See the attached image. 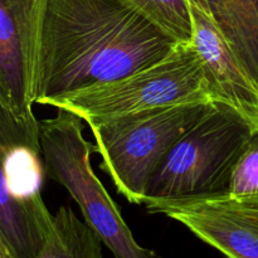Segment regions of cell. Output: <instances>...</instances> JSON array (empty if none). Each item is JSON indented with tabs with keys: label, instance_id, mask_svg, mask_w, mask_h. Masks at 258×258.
<instances>
[{
	"label": "cell",
	"instance_id": "cell-12",
	"mask_svg": "<svg viewBox=\"0 0 258 258\" xmlns=\"http://www.w3.org/2000/svg\"><path fill=\"white\" fill-rule=\"evenodd\" d=\"M139 10L180 43L191 42V19L185 0H118Z\"/></svg>",
	"mask_w": 258,
	"mask_h": 258
},
{
	"label": "cell",
	"instance_id": "cell-1",
	"mask_svg": "<svg viewBox=\"0 0 258 258\" xmlns=\"http://www.w3.org/2000/svg\"><path fill=\"white\" fill-rule=\"evenodd\" d=\"M179 43L118 0H48L35 103L138 72Z\"/></svg>",
	"mask_w": 258,
	"mask_h": 258
},
{
	"label": "cell",
	"instance_id": "cell-8",
	"mask_svg": "<svg viewBox=\"0 0 258 258\" xmlns=\"http://www.w3.org/2000/svg\"><path fill=\"white\" fill-rule=\"evenodd\" d=\"M179 222L227 258H258V206L229 196L146 207Z\"/></svg>",
	"mask_w": 258,
	"mask_h": 258
},
{
	"label": "cell",
	"instance_id": "cell-10",
	"mask_svg": "<svg viewBox=\"0 0 258 258\" xmlns=\"http://www.w3.org/2000/svg\"><path fill=\"white\" fill-rule=\"evenodd\" d=\"M208 14L258 83V0H204Z\"/></svg>",
	"mask_w": 258,
	"mask_h": 258
},
{
	"label": "cell",
	"instance_id": "cell-4",
	"mask_svg": "<svg viewBox=\"0 0 258 258\" xmlns=\"http://www.w3.org/2000/svg\"><path fill=\"white\" fill-rule=\"evenodd\" d=\"M39 144L44 173L66 188L113 257L160 258L136 242L120 208L96 176L91 165L95 145L83 136L82 118L58 110L54 117L39 121Z\"/></svg>",
	"mask_w": 258,
	"mask_h": 258
},
{
	"label": "cell",
	"instance_id": "cell-14",
	"mask_svg": "<svg viewBox=\"0 0 258 258\" xmlns=\"http://www.w3.org/2000/svg\"><path fill=\"white\" fill-rule=\"evenodd\" d=\"M188 3V5H194V7H198L201 9H203L204 12H207V8H206V2L204 0H185ZM208 13V12H207Z\"/></svg>",
	"mask_w": 258,
	"mask_h": 258
},
{
	"label": "cell",
	"instance_id": "cell-13",
	"mask_svg": "<svg viewBox=\"0 0 258 258\" xmlns=\"http://www.w3.org/2000/svg\"><path fill=\"white\" fill-rule=\"evenodd\" d=\"M227 196L258 206V128L252 131L237 161Z\"/></svg>",
	"mask_w": 258,
	"mask_h": 258
},
{
	"label": "cell",
	"instance_id": "cell-3",
	"mask_svg": "<svg viewBox=\"0 0 258 258\" xmlns=\"http://www.w3.org/2000/svg\"><path fill=\"white\" fill-rule=\"evenodd\" d=\"M214 103L193 43H179L154 64L125 77L72 91L48 105L75 113L88 126L154 108Z\"/></svg>",
	"mask_w": 258,
	"mask_h": 258
},
{
	"label": "cell",
	"instance_id": "cell-5",
	"mask_svg": "<svg viewBox=\"0 0 258 258\" xmlns=\"http://www.w3.org/2000/svg\"><path fill=\"white\" fill-rule=\"evenodd\" d=\"M212 103L154 108L90 126L101 169L127 202L144 204L149 181L176 143Z\"/></svg>",
	"mask_w": 258,
	"mask_h": 258
},
{
	"label": "cell",
	"instance_id": "cell-9",
	"mask_svg": "<svg viewBox=\"0 0 258 258\" xmlns=\"http://www.w3.org/2000/svg\"><path fill=\"white\" fill-rule=\"evenodd\" d=\"M191 43L202 63L214 102L224 103L241 113L254 130L258 128V83L211 15L189 5Z\"/></svg>",
	"mask_w": 258,
	"mask_h": 258
},
{
	"label": "cell",
	"instance_id": "cell-15",
	"mask_svg": "<svg viewBox=\"0 0 258 258\" xmlns=\"http://www.w3.org/2000/svg\"><path fill=\"white\" fill-rule=\"evenodd\" d=\"M0 258H9L7 253V249H5L4 244H3L2 239H0Z\"/></svg>",
	"mask_w": 258,
	"mask_h": 258
},
{
	"label": "cell",
	"instance_id": "cell-6",
	"mask_svg": "<svg viewBox=\"0 0 258 258\" xmlns=\"http://www.w3.org/2000/svg\"><path fill=\"white\" fill-rule=\"evenodd\" d=\"M48 0H0V103L28 126H39L40 45Z\"/></svg>",
	"mask_w": 258,
	"mask_h": 258
},
{
	"label": "cell",
	"instance_id": "cell-7",
	"mask_svg": "<svg viewBox=\"0 0 258 258\" xmlns=\"http://www.w3.org/2000/svg\"><path fill=\"white\" fill-rule=\"evenodd\" d=\"M39 151V126L19 122L0 103V239L9 258H37L48 238L53 214L44 202H25L10 188L9 173Z\"/></svg>",
	"mask_w": 258,
	"mask_h": 258
},
{
	"label": "cell",
	"instance_id": "cell-11",
	"mask_svg": "<svg viewBox=\"0 0 258 258\" xmlns=\"http://www.w3.org/2000/svg\"><path fill=\"white\" fill-rule=\"evenodd\" d=\"M102 241L71 207L53 216L52 228L37 258H102Z\"/></svg>",
	"mask_w": 258,
	"mask_h": 258
},
{
	"label": "cell",
	"instance_id": "cell-2",
	"mask_svg": "<svg viewBox=\"0 0 258 258\" xmlns=\"http://www.w3.org/2000/svg\"><path fill=\"white\" fill-rule=\"evenodd\" d=\"M253 130L234 108L212 103L158 166L144 204L227 196L237 161Z\"/></svg>",
	"mask_w": 258,
	"mask_h": 258
}]
</instances>
